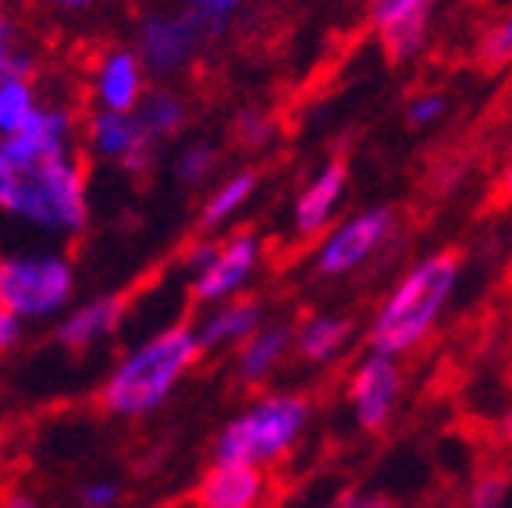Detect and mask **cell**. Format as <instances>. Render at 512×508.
<instances>
[{"instance_id": "cell-1", "label": "cell", "mask_w": 512, "mask_h": 508, "mask_svg": "<svg viewBox=\"0 0 512 508\" xmlns=\"http://www.w3.org/2000/svg\"><path fill=\"white\" fill-rule=\"evenodd\" d=\"M0 214L50 239H75L89 224V175L79 153L36 160L0 157Z\"/></svg>"}, {"instance_id": "cell-2", "label": "cell", "mask_w": 512, "mask_h": 508, "mask_svg": "<svg viewBox=\"0 0 512 508\" xmlns=\"http://www.w3.org/2000/svg\"><path fill=\"white\" fill-rule=\"evenodd\" d=\"M203 345L192 324H171L150 334L111 366L100 388V402L111 416L143 420L168 405L178 384L200 363Z\"/></svg>"}, {"instance_id": "cell-3", "label": "cell", "mask_w": 512, "mask_h": 508, "mask_svg": "<svg viewBox=\"0 0 512 508\" xmlns=\"http://www.w3.org/2000/svg\"><path fill=\"white\" fill-rule=\"evenodd\" d=\"M459 267L463 263L452 249H438V253L416 260L370 317V352L399 359L413 352L416 345H424V338L438 327L441 313L448 310V302L456 295Z\"/></svg>"}, {"instance_id": "cell-4", "label": "cell", "mask_w": 512, "mask_h": 508, "mask_svg": "<svg viewBox=\"0 0 512 508\" xmlns=\"http://www.w3.org/2000/svg\"><path fill=\"white\" fill-rule=\"evenodd\" d=\"M313 420V405L299 391H267L224 423L214 437V462L267 469L303 441Z\"/></svg>"}, {"instance_id": "cell-5", "label": "cell", "mask_w": 512, "mask_h": 508, "mask_svg": "<svg viewBox=\"0 0 512 508\" xmlns=\"http://www.w3.org/2000/svg\"><path fill=\"white\" fill-rule=\"evenodd\" d=\"M75 263L57 246L15 249L0 256V306L22 324L61 320L75 306Z\"/></svg>"}, {"instance_id": "cell-6", "label": "cell", "mask_w": 512, "mask_h": 508, "mask_svg": "<svg viewBox=\"0 0 512 508\" xmlns=\"http://www.w3.org/2000/svg\"><path fill=\"white\" fill-rule=\"evenodd\" d=\"M395 214L392 207H367L356 214L342 217L320 235L313 249V270L324 278H345L352 270H360L384 242L392 239Z\"/></svg>"}, {"instance_id": "cell-7", "label": "cell", "mask_w": 512, "mask_h": 508, "mask_svg": "<svg viewBox=\"0 0 512 508\" xmlns=\"http://www.w3.org/2000/svg\"><path fill=\"white\" fill-rule=\"evenodd\" d=\"M264 263V242L256 231H232L228 239L214 242V253L189 278V292L200 306H221V302L242 299L246 285L256 278Z\"/></svg>"}, {"instance_id": "cell-8", "label": "cell", "mask_w": 512, "mask_h": 508, "mask_svg": "<svg viewBox=\"0 0 512 508\" xmlns=\"http://www.w3.org/2000/svg\"><path fill=\"white\" fill-rule=\"evenodd\" d=\"M82 143L96 160L114 164L125 175H143L157 160V139L143 128L136 111H93L82 121Z\"/></svg>"}, {"instance_id": "cell-9", "label": "cell", "mask_w": 512, "mask_h": 508, "mask_svg": "<svg viewBox=\"0 0 512 508\" xmlns=\"http://www.w3.org/2000/svg\"><path fill=\"white\" fill-rule=\"evenodd\" d=\"M207 32L192 22V15L185 8L178 11H150V15L139 22L136 50L146 61L153 75H178L185 72L196 54H200Z\"/></svg>"}, {"instance_id": "cell-10", "label": "cell", "mask_w": 512, "mask_h": 508, "mask_svg": "<svg viewBox=\"0 0 512 508\" xmlns=\"http://www.w3.org/2000/svg\"><path fill=\"white\" fill-rule=\"evenodd\" d=\"M402 395V366L395 356L367 352L349 377V405L363 430H384L392 423Z\"/></svg>"}, {"instance_id": "cell-11", "label": "cell", "mask_w": 512, "mask_h": 508, "mask_svg": "<svg viewBox=\"0 0 512 508\" xmlns=\"http://www.w3.org/2000/svg\"><path fill=\"white\" fill-rule=\"evenodd\" d=\"M438 0H370L367 18L384 54L395 64L413 61L427 43Z\"/></svg>"}, {"instance_id": "cell-12", "label": "cell", "mask_w": 512, "mask_h": 508, "mask_svg": "<svg viewBox=\"0 0 512 508\" xmlns=\"http://www.w3.org/2000/svg\"><path fill=\"white\" fill-rule=\"evenodd\" d=\"M96 111H139V104L150 93V68L139 57L136 47H111L100 54L89 79Z\"/></svg>"}, {"instance_id": "cell-13", "label": "cell", "mask_w": 512, "mask_h": 508, "mask_svg": "<svg viewBox=\"0 0 512 508\" xmlns=\"http://www.w3.org/2000/svg\"><path fill=\"white\" fill-rule=\"evenodd\" d=\"M345 189H349V167L342 160H328L317 167V175L299 189L292 203V231L299 239H320L335 224Z\"/></svg>"}, {"instance_id": "cell-14", "label": "cell", "mask_w": 512, "mask_h": 508, "mask_svg": "<svg viewBox=\"0 0 512 508\" xmlns=\"http://www.w3.org/2000/svg\"><path fill=\"white\" fill-rule=\"evenodd\" d=\"M128 317V302L121 295H93L86 302H75L72 310L57 320V342L72 352H89L104 345L107 338L121 331Z\"/></svg>"}, {"instance_id": "cell-15", "label": "cell", "mask_w": 512, "mask_h": 508, "mask_svg": "<svg viewBox=\"0 0 512 508\" xmlns=\"http://www.w3.org/2000/svg\"><path fill=\"white\" fill-rule=\"evenodd\" d=\"M271 480L264 469L239 466V462H214L196 487L200 508H264Z\"/></svg>"}, {"instance_id": "cell-16", "label": "cell", "mask_w": 512, "mask_h": 508, "mask_svg": "<svg viewBox=\"0 0 512 508\" xmlns=\"http://www.w3.org/2000/svg\"><path fill=\"white\" fill-rule=\"evenodd\" d=\"M260 327H264V306L242 295V299L210 306L200 324H196V334H200L203 352H224V349L239 352Z\"/></svg>"}, {"instance_id": "cell-17", "label": "cell", "mask_w": 512, "mask_h": 508, "mask_svg": "<svg viewBox=\"0 0 512 508\" xmlns=\"http://www.w3.org/2000/svg\"><path fill=\"white\" fill-rule=\"evenodd\" d=\"M296 349V331L288 324H264L235 352V370L246 384H264L278 374L288 352Z\"/></svg>"}, {"instance_id": "cell-18", "label": "cell", "mask_w": 512, "mask_h": 508, "mask_svg": "<svg viewBox=\"0 0 512 508\" xmlns=\"http://www.w3.org/2000/svg\"><path fill=\"white\" fill-rule=\"evenodd\" d=\"M352 338V320L338 313H310L296 327V356L310 366L335 363Z\"/></svg>"}, {"instance_id": "cell-19", "label": "cell", "mask_w": 512, "mask_h": 508, "mask_svg": "<svg viewBox=\"0 0 512 508\" xmlns=\"http://www.w3.org/2000/svg\"><path fill=\"white\" fill-rule=\"evenodd\" d=\"M256 189H260L256 171H232V175H224L221 182L210 189V196L203 199L200 228L217 231V228H224V224H232L235 217L253 203Z\"/></svg>"}, {"instance_id": "cell-20", "label": "cell", "mask_w": 512, "mask_h": 508, "mask_svg": "<svg viewBox=\"0 0 512 508\" xmlns=\"http://www.w3.org/2000/svg\"><path fill=\"white\" fill-rule=\"evenodd\" d=\"M43 93L32 82V75H15V79H0V139L25 132L32 118L43 111Z\"/></svg>"}, {"instance_id": "cell-21", "label": "cell", "mask_w": 512, "mask_h": 508, "mask_svg": "<svg viewBox=\"0 0 512 508\" xmlns=\"http://www.w3.org/2000/svg\"><path fill=\"white\" fill-rule=\"evenodd\" d=\"M136 114H139V121H143V128L157 139V143L175 139V135L189 125V104H185V96L178 93V89H168V86L150 89Z\"/></svg>"}, {"instance_id": "cell-22", "label": "cell", "mask_w": 512, "mask_h": 508, "mask_svg": "<svg viewBox=\"0 0 512 508\" xmlns=\"http://www.w3.org/2000/svg\"><path fill=\"white\" fill-rule=\"evenodd\" d=\"M217 167H221L217 143H210V139H189L175 153V160H171V175L185 189H200V185H207L217 175Z\"/></svg>"}, {"instance_id": "cell-23", "label": "cell", "mask_w": 512, "mask_h": 508, "mask_svg": "<svg viewBox=\"0 0 512 508\" xmlns=\"http://www.w3.org/2000/svg\"><path fill=\"white\" fill-rule=\"evenodd\" d=\"M36 68V54L29 50L22 25L0 11V79H15V75H32Z\"/></svg>"}, {"instance_id": "cell-24", "label": "cell", "mask_w": 512, "mask_h": 508, "mask_svg": "<svg viewBox=\"0 0 512 508\" xmlns=\"http://www.w3.org/2000/svg\"><path fill=\"white\" fill-rule=\"evenodd\" d=\"M246 4L249 0H185L182 8L189 11L192 22L200 25L207 36H217V32H224L242 15Z\"/></svg>"}, {"instance_id": "cell-25", "label": "cell", "mask_w": 512, "mask_h": 508, "mask_svg": "<svg viewBox=\"0 0 512 508\" xmlns=\"http://www.w3.org/2000/svg\"><path fill=\"white\" fill-rule=\"evenodd\" d=\"M505 501H509L505 473H480L466 491V508H505Z\"/></svg>"}, {"instance_id": "cell-26", "label": "cell", "mask_w": 512, "mask_h": 508, "mask_svg": "<svg viewBox=\"0 0 512 508\" xmlns=\"http://www.w3.org/2000/svg\"><path fill=\"white\" fill-rule=\"evenodd\" d=\"M480 61L488 64V68L512 64V11L488 29V36L480 43Z\"/></svg>"}, {"instance_id": "cell-27", "label": "cell", "mask_w": 512, "mask_h": 508, "mask_svg": "<svg viewBox=\"0 0 512 508\" xmlns=\"http://www.w3.org/2000/svg\"><path fill=\"white\" fill-rule=\"evenodd\" d=\"M448 114V100H445V93H420V96H413L409 100V107H406V121L413 128H431V125H438L441 118Z\"/></svg>"}, {"instance_id": "cell-28", "label": "cell", "mask_w": 512, "mask_h": 508, "mask_svg": "<svg viewBox=\"0 0 512 508\" xmlns=\"http://www.w3.org/2000/svg\"><path fill=\"white\" fill-rule=\"evenodd\" d=\"M235 132H239V139L246 146H264L271 139L274 125L264 111H242L239 121H235Z\"/></svg>"}, {"instance_id": "cell-29", "label": "cell", "mask_w": 512, "mask_h": 508, "mask_svg": "<svg viewBox=\"0 0 512 508\" xmlns=\"http://www.w3.org/2000/svg\"><path fill=\"white\" fill-rule=\"evenodd\" d=\"M118 498H121V491L114 480H86V484L79 487L82 508H114Z\"/></svg>"}, {"instance_id": "cell-30", "label": "cell", "mask_w": 512, "mask_h": 508, "mask_svg": "<svg viewBox=\"0 0 512 508\" xmlns=\"http://www.w3.org/2000/svg\"><path fill=\"white\" fill-rule=\"evenodd\" d=\"M22 331H25L22 320H18L11 310H4V306H0V356H4V352H11L18 342H22Z\"/></svg>"}, {"instance_id": "cell-31", "label": "cell", "mask_w": 512, "mask_h": 508, "mask_svg": "<svg viewBox=\"0 0 512 508\" xmlns=\"http://www.w3.org/2000/svg\"><path fill=\"white\" fill-rule=\"evenodd\" d=\"M331 508H395V505L388 498H377V494H345Z\"/></svg>"}, {"instance_id": "cell-32", "label": "cell", "mask_w": 512, "mask_h": 508, "mask_svg": "<svg viewBox=\"0 0 512 508\" xmlns=\"http://www.w3.org/2000/svg\"><path fill=\"white\" fill-rule=\"evenodd\" d=\"M4 508H40V505H36V498H32V494L15 491V494H8V498H4Z\"/></svg>"}, {"instance_id": "cell-33", "label": "cell", "mask_w": 512, "mask_h": 508, "mask_svg": "<svg viewBox=\"0 0 512 508\" xmlns=\"http://www.w3.org/2000/svg\"><path fill=\"white\" fill-rule=\"evenodd\" d=\"M50 8H57V11H68V15H75V11H86L93 0H47Z\"/></svg>"}, {"instance_id": "cell-34", "label": "cell", "mask_w": 512, "mask_h": 508, "mask_svg": "<svg viewBox=\"0 0 512 508\" xmlns=\"http://www.w3.org/2000/svg\"><path fill=\"white\" fill-rule=\"evenodd\" d=\"M502 182H505V192H512V157H509V164H505V178H502Z\"/></svg>"}, {"instance_id": "cell-35", "label": "cell", "mask_w": 512, "mask_h": 508, "mask_svg": "<svg viewBox=\"0 0 512 508\" xmlns=\"http://www.w3.org/2000/svg\"><path fill=\"white\" fill-rule=\"evenodd\" d=\"M178 508H200V505H178Z\"/></svg>"}]
</instances>
